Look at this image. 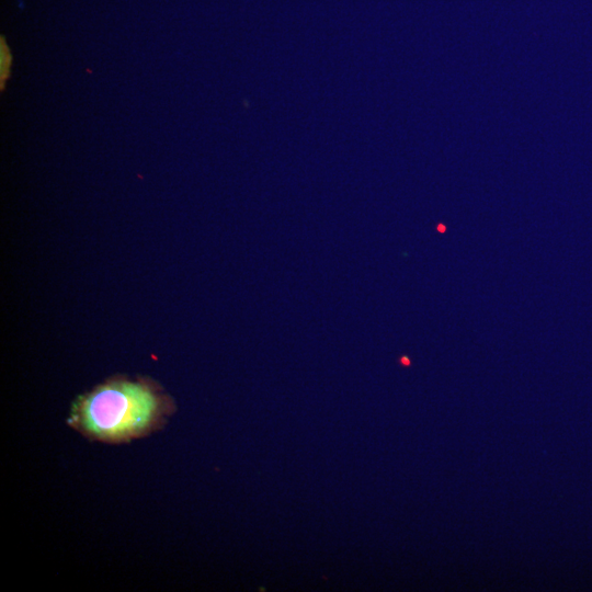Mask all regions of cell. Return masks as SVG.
Masks as SVG:
<instances>
[{"label":"cell","mask_w":592,"mask_h":592,"mask_svg":"<svg viewBox=\"0 0 592 592\" xmlns=\"http://www.w3.org/2000/svg\"><path fill=\"white\" fill-rule=\"evenodd\" d=\"M401 363H403V364H406V365L410 364V362H409L406 357H402V358H401Z\"/></svg>","instance_id":"7a4b0ae2"},{"label":"cell","mask_w":592,"mask_h":592,"mask_svg":"<svg viewBox=\"0 0 592 592\" xmlns=\"http://www.w3.org/2000/svg\"><path fill=\"white\" fill-rule=\"evenodd\" d=\"M175 402L153 380L115 376L79 396L67 424L89 441L123 444L161 430Z\"/></svg>","instance_id":"6da1fadb"}]
</instances>
